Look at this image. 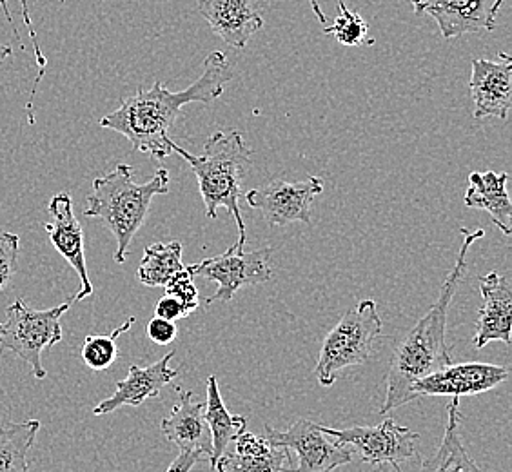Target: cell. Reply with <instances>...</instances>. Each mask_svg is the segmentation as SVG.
<instances>
[{
	"mask_svg": "<svg viewBox=\"0 0 512 472\" xmlns=\"http://www.w3.org/2000/svg\"><path fill=\"white\" fill-rule=\"evenodd\" d=\"M235 77L233 68L222 51H213L204 60V73L189 88L169 91L157 80L151 89H138L122 100L119 109L100 120V128L113 129L128 138L138 153L164 160L173 155L169 131L177 122L184 106L198 102L211 104Z\"/></svg>",
	"mask_w": 512,
	"mask_h": 472,
	"instance_id": "obj_1",
	"label": "cell"
},
{
	"mask_svg": "<svg viewBox=\"0 0 512 472\" xmlns=\"http://www.w3.org/2000/svg\"><path fill=\"white\" fill-rule=\"evenodd\" d=\"M462 247L456 258V264L449 276L445 278L444 286L440 291L438 300L434 302L429 313L420 318V322L405 335L394 347L393 358L387 373V393L380 413L389 414L398 407L413 402V385L429 374L444 369L453 364L451 360V347L445 340L447 331V311L453 300L460 282H462L465 269H467V255L476 240L485 235L483 229L469 231L462 227Z\"/></svg>",
	"mask_w": 512,
	"mask_h": 472,
	"instance_id": "obj_2",
	"label": "cell"
},
{
	"mask_svg": "<svg viewBox=\"0 0 512 472\" xmlns=\"http://www.w3.org/2000/svg\"><path fill=\"white\" fill-rule=\"evenodd\" d=\"M171 149L188 162L198 180L200 197L206 206V217L217 218L224 207L235 218L238 227V251L246 247V224L238 200L242 197V180L251 168V151L237 131H217L207 138L204 155H193L171 140Z\"/></svg>",
	"mask_w": 512,
	"mask_h": 472,
	"instance_id": "obj_3",
	"label": "cell"
},
{
	"mask_svg": "<svg viewBox=\"0 0 512 472\" xmlns=\"http://www.w3.org/2000/svg\"><path fill=\"white\" fill-rule=\"evenodd\" d=\"M168 169L160 168L148 182L138 184L133 178V168L119 164L108 175L95 178L93 191L88 197L84 215L100 218L117 240L115 262L124 264L129 244L144 226L153 198L168 195Z\"/></svg>",
	"mask_w": 512,
	"mask_h": 472,
	"instance_id": "obj_4",
	"label": "cell"
},
{
	"mask_svg": "<svg viewBox=\"0 0 512 472\" xmlns=\"http://www.w3.org/2000/svg\"><path fill=\"white\" fill-rule=\"evenodd\" d=\"M380 335L382 318L378 315L375 300H362L356 307L349 309L333 327V331L325 336L315 367L318 384L331 387L344 369L365 364Z\"/></svg>",
	"mask_w": 512,
	"mask_h": 472,
	"instance_id": "obj_5",
	"label": "cell"
},
{
	"mask_svg": "<svg viewBox=\"0 0 512 472\" xmlns=\"http://www.w3.org/2000/svg\"><path fill=\"white\" fill-rule=\"evenodd\" d=\"M71 300L46 311H35L24 300H15L6 309L8 320L0 324V354L11 351L31 365L37 380L46 378L42 353L62 340L60 318L68 313Z\"/></svg>",
	"mask_w": 512,
	"mask_h": 472,
	"instance_id": "obj_6",
	"label": "cell"
},
{
	"mask_svg": "<svg viewBox=\"0 0 512 472\" xmlns=\"http://www.w3.org/2000/svg\"><path fill=\"white\" fill-rule=\"evenodd\" d=\"M271 249H256L251 253L238 251L231 246L224 255L211 256L195 266H189L193 276H202L217 284V293L206 298L204 305L229 302L242 287L269 284L275 280V269L271 264Z\"/></svg>",
	"mask_w": 512,
	"mask_h": 472,
	"instance_id": "obj_7",
	"label": "cell"
},
{
	"mask_svg": "<svg viewBox=\"0 0 512 472\" xmlns=\"http://www.w3.org/2000/svg\"><path fill=\"white\" fill-rule=\"evenodd\" d=\"M322 433L347 447L360 460L369 465H393L394 471L402 472L400 463L418 458L414 442L420 434L409 427H400L393 418H387L375 427H351V429H333L320 425Z\"/></svg>",
	"mask_w": 512,
	"mask_h": 472,
	"instance_id": "obj_8",
	"label": "cell"
},
{
	"mask_svg": "<svg viewBox=\"0 0 512 472\" xmlns=\"http://www.w3.org/2000/svg\"><path fill=\"white\" fill-rule=\"evenodd\" d=\"M264 436L276 447L296 454L298 467L293 472H331L355 460V454L347 447L322 433L318 423L306 418L293 423L284 433L266 425Z\"/></svg>",
	"mask_w": 512,
	"mask_h": 472,
	"instance_id": "obj_9",
	"label": "cell"
},
{
	"mask_svg": "<svg viewBox=\"0 0 512 472\" xmlns=\"http://www.w3.org/2000/svg\"><path fill=\"white\" fill-rule=\"evenodd\" d=\"M324 193V180L309 177L304 182L271 180L244 195L247 206L262 213L269 226H289L293 222L311 224V204Z\"/></svg>",
	"mask_w": 512,
	"mask_h": 472,
	"instance_id": "obj_10",
	"label": "cell"
},
{
	"mask_svg": "<svg viewBox=\"0 0 512 472\" xmlns=\"http://www.w3.org/2000/svg\"><path fill=\"white\" fill-rule=\"evenodd\" d=\"M414 13L429 15L444 39L493 31L503 0H411Z\"/></svg>",
	"mask_w": 512,
	"mask_h": 472,
	"instance_id": "obj_11",
	"label": "cell"
},
{
	"mask_svg": "<svg viewBox=\"0 0 512 472\" xmlns=\"http://www.w3.org/2000/svg\"><path fill=\"white\" fill-rule=\"evenodd\" d=\"M507 378L509 369L502 365L482 362L451 364L418 380L413 385V396L414 400L424 396H476L502 385Z\"/></svg>",
	"mask_w": 512,
	"mask_h": 472,
	"instance_id": "obj_12",
	"label": "cell"
},
{
	"mask_svg": "<svg viewBox=\"0 0 512 472\" xmlns=\"http://www.w3.org/2000/svg\"><path fill=\"white\" fill-rule=\"evenodd\" d=\"M469 89L474 118L507 120L512 106V59L500 51L496 60H473Z\"/></svg>",
	"mask_w": 512,
	"mask_h": 472,
	"instance_id": "obj_13",
	"label": "cell"
},
{
	"mask_svg": "<svg viewBox=\"0 0 512 472\" xmlns=\"http://www.w3.org/2000/svg\"><path fill=\"white\" fill-rule=\"evenodd\" d=\"M198 11L211 31L235 50H244L264 28L260 0H200Z\"/></svg>",
	"mask_w": 512,
	"mask_h": 472,
	"instance_id": "obj_14",
	"label": "cell"
},
{
	"mask_svg": "<svg viewBox=\"0 0 512 472\" xmlns=\"http://www.w3.org/2000/svg\"><path fill=\"white\" fill-rule=\"evenodd\" d=\"M51 222L44 224L50 242L64 256L69 266L77 271L82 282V289L75 300L80 302L84 298L93 295V286L89 280L88 267H86V253H84V231L79 220L73 213V198L69 193H59L51 198L50 206Z\"/></svg>",
	"mask_w": 512,
	"mask_h": 472,
	"instance_id": "obj_15",
	"label": "cell"
},
{
	"mask_svg": "<svg viewBox=\"0 0 512 472\" xmlns=\"http://www.w3.org/2000/svg\"><path fill=\"white\" fill-rule=\"evenodd\" d=\"M482 307L476 320L474 349H483L489 342L500 340L511 344L512 331V284L507 276L493 271L480 278Z\"/></svg>",
	"mask_w": 512,
	"mask_h": 472,
	"instance_id": "obj_16",
	"label": "cell"
},
{
	"mask_svg": "<svg viewBox=\"0 0 512 472\" xmlns=\"http://www.w3.org/2000/svg\"><path fill=\"white\" fill-rule=\"evenodd\" d=\"M177 351H169L162 360H158L155 364L148 365V367H138V365H131L129 367L128 378L117 382V389L115 394L109 396L108 400H102L95 409L93 414L95 416H102V414L113 413L124 405H131V407H138L144 404L149 398H158L160 391L171 384L177 378L178 369H171L169 362L173 360Z\"/></svg>",
	"mask_w": 512,
	"mask_h": 472,
	"instance_id": "obj_17",
	"label": "cell"
},
{
	"mask_svg": "<svg viewBox=\"0 0 512 472\" xmlns=\"http://www.w3.org/2000/svg\"><path fill=\"white\" fill-rule=\"evenodd\" d=\"M178 402L166 418H162L160 429L169 442L180 451H202L207 460L211 456V438L207 434L206 402H198L191 391L177 387Z\"/></svg>",
	"mask_w": 512,
	"mask_h": 472,
	"instance_id": "obj_18",
	"label": "cell"
},
{
	"mask_svg": "<svg viewBox=\"0 0 512 472\" xmlns=\"http://www.w3.org/2000/svg\"><path fill=\"white\" fill-rule=\"evenodd\" d=\"M235 447L227 449L215 465V472H293L287 465L289 451L276 447L266 436L242 433L235 440Z\"/></svg>",
	"mask_w": 512,
	"mask_h": 472,
	"instance_id": "obj_19",
	"label": "cell"
},
{
	"mask_svg": "<svg viewBox=\"0 0 512 472\" xmlns=\"http://www.w3.org/2000/svg\"><path fill=\"white\" fill-rule=\"evenodd\" d=\"M507 180V173H471L463 197L465 206L485 211L493 218L494 226H498L505 236L511 235L512 224V204L507 193Z\"/></svg>",
	"mask_w": 512,
	"mask_h": 472,
	"instance_id": "obj_20",
	"label": "cell"
},
{
	"mask_svg": "<svg viewBox=\"0 0 512 472\" xmlns=\"http://www.w3.org/2000/svg\"><path fill=\"white\" fill-rule=\"evenodd\" d=\"M204 420H206L209 436H211V456L207 462H209V467L215 471V465L229 449V445L235 442L240 434L246 433L247 429V420L244 416H235L227 411L220 389H218V380L215 374H211L207 378Z\"/></svg>",
	"mask_w": 512,
	"mask_h": 472,
	"instance_id": "obj_21",
	"label": "cell"
},
{
	"mask_svg": "<svg viewBox=\"0 0 512 472\" xmlns=\"http://www.w3.org/2000/svg\"><path fill=\"white\" fill-rule=\"evenodd\" d=\"M460 398H453L447 407L444 440L438 451L425 458L418 472H483L463 447L460 438Z\"/></svg>",
	"mask_w": 512,
	"mask_h": 472,
	"instance_id": "obj_22",
	"label": "cell"
},
{
	"mask_svg": "<svg viewBox=\"0 0 512 472\" xmlns=\"http://www.w3.org/2000/svg\"><path fill=\"white\" fill-rule=\"evenodd\" d=\"M39 429V420L0 425V472L30 471L28 458Z\"/></svg>",
	"mask_w": 512,
	"mask_h": 472,
	"instance_id": "obj_23",
	"label": "cell"
},
{
	"mask_svg": "<svg viewBox=\"0 0 512 472\" xmlns=\"http://www.w3.org/2000/svg\"><path fill=\"white\" fill-rule=\"evenodd\" d=\"M182 264V244L158 242L146 247L144 258L138 266V280L148 287H166L173 276L184 269Z\"/></svg>",
	"mask_w": 512,
	"mask_h": 472,
	"instance_id": "obj_24",
	"label": "cell"
},
{
	"mask_svg": "<svg viewBox=\"0 0 512 472\" xmlns=\"http://www.w3.org/2000/svg\"><path fill=\"white\" fill-rule=\"evenodd\" d=\"M137 322L135 316L128 318L124 324L117 327L111 335L88 336L82 345L80 356L84 364L88 365L93 371H106L113 365L119 356V347H117V338L124 333H128L131 325Z\"/></svg>",
	"mask_w": 512,
	"mask_h": 472,
	"instance_id": "obj_25",
	"label": "cell"
},
{
	"mask_svg": "<svg viewBox=\"0 0 512 472\" xmlns=\"http://www.w3.org/2000/svg\"><path fill=\"white\" fill-rule=\"evenodd\" d=\"M324 33L333 35L340 44L349 48L373 44V40L367 39V33H369L367 20L360 13L349 10L344 0H338V15L331 26H325Z\"/></svg>",
	"mask_w": 512,
	"mask_h": 472,
	"instance_id": "obj_26",
	"label": "cell"
},
{
	"mask_svg": "<svg viewBox=\"0 0 512 472\" xmlns=\"http://www.w3.org/2000/svg\"><path fill=\"white\" fill-rule=\"evenodd\" d=\"M60 2H66V0H60ZM20 10H22V19H24V24H26V28H28V31H30L31 44H33V50H35L37 66H39V75H37L35 84H33V89H31L30 102L26 104V109H28V117H30V124H35V117H33V99H35V95H37V88H39L40 80H42L44 73H46V64H48V60H46V57H44V55H42V51H40L39 39H37V31H35V28H33V22H31L30 0H20Z\"/></svg>",
	"mask_w": 512,
	"mask_h": 472,
	"instance_id": "obj_27",
	"label": "cell"
},
{
	"mask_svg": "<svg viewBox=\"0 0 512 472\" xmlns=\"http://www.w3.org/2000/svg\"><path fill=\"white\" fill-rule=\"evenodd\" d=\"M20 238L13 233H0V291L8 286L17 269Z\"/></svg>",
	"mask_w": 512,
	"mask_h": 472,
	"instance_id": "obj_28",
	"label": "cell"
},
{
	"mask_svg": "<svg viewBox=\"0 0 512 472\" xmlns=\"http://www.w3.org/2000/svg\"><path fill=\"white\" fill-rule=\"evenodd\" d=\"M164 289H166V295L168 296H175L178 300H182V302L189 305H195V307L200 305L198 289L195 286V280H193L189 267H184L180 273L173 276Z\"/></svg>",
	"mask_w": 512,
	"mask_h": 472,
	"instance_id": "obj_29",
	"label": "cell"
},
{
	"mask_svg": "<svg viewBox=\"0 0 512 472\" xmlns=\"http://www.w3.org/2000/svg\"><path fill=\"white\" fill-rule=\"evenodd\" d=\"M197 309L198 307H195V305L186 304V302L178 300L175 296L164 295L158 300L157 307H155V315L158 318H164V320L177 324L178 320H182V318H186L191 313H195Z\"/></svg>",
	"mask_w": 512,
	"mask_h": 472,
	"instance_id": "obj_30",
	"label": "cell"
},
{
	"mask_svg": "<svg viewBox=\"0 0 512 472\" xmlns=\"http://www.w3.org/2000/svg\"><path fill=\"white\" fill-rule=\"evenodd\" d=\"M146 333H148V338L151 342H155L158 345H168L177 338L178 327L175 322H169V320L155 316L153 320H149Z\"/></svg>",
	"mask_w": 512,
	"mask_h": 472,
	"instance_id": "obj_31",
	"label": "cell"
},
{
	"mask_svg": "<svg viewBox=\"0 0 512 472\" xmlns=\"http://www.w3.org/2000/svg\"><path fill=\"white\" fill-rule=\"evenodd\" d=\"M200 462H207V456L202 451H180L166 472H191Z\"/></svg>",
	"mask_w": 512,
	"mask_h": 472,
	"instance_id": "obj_32",
	"label": "cell"
},
{
	"mask_svg": "<svg viewBox=\"0 0 512 472\" xmlns=\"http://www.w3.org/2000/svg\"><path fill=\"white\" fill-rule=\"evenodd\" d=\"M0 8L4 11V15H6V19L10 22L11 26H13V31H15V35L19 37V33L15 30V24H13V15H11L10 8H8V0H0Z\"/></svg>",
	"mask_w": 512,
	"mask_h": 472,
	"instance_id": "obj_33",
	"label": "cell"
},
{
	"mask_svg": "<svg viewBox=\"0 0 512 472\" xmlns=\"http://www.w3.org/2000/svg\"><path fill=\"white\" fill-rule=\"evenodd\" d=\"M11 55L10 46H4V44H0V62H4V60L8 59Z\"/></svg>",
	"mask_w": 512,
	"mask_h": 472,
	"instance_id": "obj_34",
	"label": "cell"
},
{
	"mask_svg": "<svg viewBox=\"0 0 512 472\" xmlns=\"http://www.w3.org/2000/svg\"><path fill=\"white\" fill-rule=\"evenodd\" d=\"M311 4H313V10H315L316 17H318V20H320V22L324 24L325 20L327 19H325L324 13L320 11V6H318V2H316V0H311Z\"/></svg>",
	"mask_w": 512,
	"mask_h": 472,
	"instance_id": "obj_35",
	"label": "cell"
}]
</instances>
